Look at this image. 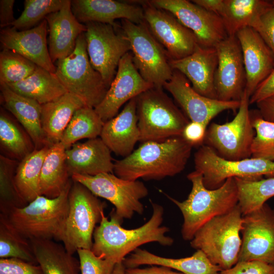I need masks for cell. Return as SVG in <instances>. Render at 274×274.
Wrapping results in <instances>:
<instances>
[{
    "instance_id": "30bf717a",
    "label": "cell",
    "mask_w": 274,
    "mask_h": 274,
    "mask_svg": "<svg viewBox=\"0 0 274 274\" xmlns=\"http://www.w3.org/2000/svg\"><path fill=\"white\" fill-rule=\"evenodd\" d=\"M195 170L202 176L204 186L215 189L229 178L257 181L274 177V162L250 157L230 160L219 156L210 147L202 145L194 154Z\"/></svg>"
},
{
    "instance_id": "ee69618b",
    "label": "cell",
    "mask_w": 274,
    "mask_h": 274,
    "mask_svg": "<svg viewBox=\"0 0 274 274\" xmlns=\"http://www.w3.org/2000/svg\"><path fill=\"white\" fill-rule=\"evenodd\" d=\"M219 274H274V265L258 260L238 261Z\"/></svg>"
},
{
    "instance_id": "44dd1931",
    "label": "cell",
    "mask_w": 274,
    "mask_h": 274,
    "mask_svg": "<svg viewBox=\"0 0 274 274\" xmlns=\"http://www.w3.org/2000/svg\"><path fill=\"white\" fill-rule=\"evenodd\" d=\"M48 24L44 19L36 26L18 30L12 26L0 31V42L3 49L12 50L37 66L55 73L56 67L51 59L47 43Z\"/></svg>"
},
{
    "instance_id": "cb8c5ba5",
    "label": "cell",
    "mask_w": 274,
    "mask_h": 274,
    "mask_svg": "<svg viewBox=\"0 0 274 274\" xmlns=\"http://www.w3.org/2000/svg\"><path fill=\"white\" fill-rule=\"evenodd\" d=\"M45 19L49 33V52L54 63L72 53L78 38L85 32L86 27L74 15L70 0H66L60 10L48 15Z\"/></svg>"
},
{
    "instance_id": "ffe728a7",
    "label": "cell",
    "mask_w": 274,
    "mask_h": 274,
    "mask_svg": "<svg viewBox=\"0 0 274 274\" xmlns=\"http://www.w3.org/2000/svg\"><path fill=\"white\" fill-rule=\"evenodd\" d=\"M239 42L246 75L245 91L253 95L257 87L274 68V54L259 34L252 27H246L236 34Z\"/></svg>"
},
{
    "instance_id": "d6a6232c",
    "label": "cell",
    "mask_w": 274,
    "mask_h": 274,
    "mask_svg": "<svg viewBox=\"0 0 274 274\" xmlns=\"http://www.w3.org/2000/svg\"><path fill=\"white\" fill-rule=\"evenodd\" d=\"M65 150L60 143L49 148L41 173V195L50 198L57 197L71 180L66 163Z\"/></svg>"
},
{
    "instance_id": "484cf974",
    "label": "cell",
    "mask_w": 274,
    "mask_h": 274,
    "mask_svg": "<svg viewBox=\"0 0 274 274\" xmlns=\"http://www.w3.org/2000/svg\"><path fill=\"white\" fill-rule=\"evenodd\" d=\"M100 138L111 152L127 157L140 141L135 97L128 101L121 112L105 122Z\"/></svg>"
},
{
    "instance_id": "83f0119b",
    "label": "cell",
    "mask_w": 274,
    "mask_h": 274,
    "mask_svg": "<svg viewBox=\"0 0 274 274\" xmlns=\"http://www.w3.org/2000/svg\"><path fill=\"white\" fill-rule=\"evenodd\" d=\"M123 263L126 268L144 265L164 266L184 274H219L222 270L199 250L189 257L170 258L159 256L139 248L126 257Z\"/></svg>"
},
{
    "instance_id": "f6af8a7d",
    "label": "cell",
    "mask_w": 274,
    "mask_h": 274,
    "mask_svg": "<svg viewBox=\"0 0 274 274\" xmlns=\"http://www.w3.org/2000/svg\"><path fill=\"white\" fill-rule=\"evenodd\" d=\"M0 274H43L38 264L15 258H1Z\"/></svg>"
},
{
    "instance_id": "f907efd6",
    "label": "cell",
    "mask_w": 274,
    "mask_h": 274,
    "mask_svg": "<svg viewBox=\"0 0 274 274\" xmlns=\"http://www.w3.org/2000/svg\"><path fill=\"white\" fill-rule=\"evenodd\" d=\"M126 274H184L172 268L159 265H152L146 268H128L125 269Z\"/></svg>"
},
{
    "instance_id": "6da1fadb",
    "label": "cell",
    "mask_w": 274,
    "mask_h": 274,
    "mask_svg": "<svg viewBox=\"0 0 274 274\" xmlns=\"http://www.w3.org/2000/svg\"><path fill=\"white\" fill-rule=\"evenodd\" d=\"M192 146L182 136L143 143L130 155L114 162V173L128 181L159 180L185 168Z\"/></svg>"
},
{
    "instance_id": "d6986e66",
    "label": "cell",
    "mask_w": 274,
    "mask_h": 274,
    "mask_svg": "<svg viewBox=\"0 0 274 274\" xmlns=\"http://www.w3.org/2000/svg\"><path fill=\"white\" fill-rule=\"evenodd\" d=\"M153 87L142 77L129 52L120 60L115 77L104 98L94 108L95 111L105 122L117 115L124 104Z\"/></svg>"
},
{
    "instance_id": "b9f144b4",
    "label": "cell",
    "mask_w": 274,
    "mask_h": 274,
    "mask_svg": "<svg viewBox=\"0 0 274 274\" xmlns=\"http://www.w3.org/2000/svg\"><path fill=\"white\" fill-rule=\"evenodd\" d=\"M251 117L256 132L251 146V157L274 162V122L263 119L258 111L251 114Z\"/></svg>"
},
{
    "instance_id": "60d3db41",
    "label": "cell",
    "mask_w": 274,
    "mask_h": 274,
    "mask_svg": "<svg viewBox=\"0 0 274 274\" xmlns=\"http://www.w3.org/2000/svg\"><path fill=\"white\" fill-rule=\"evenodd\" d=\"M66 0H25L24 9L12 26L26 30L39 24L49 14L58 11Z\"/></svg>"
},
{
    "instance_id": "7bdbcfd3",
    "label": "cell",
    "mask_w": 274,
    "mask_h": 274,
    "mask_svg": "<svg viewBox=\"0 0 274 274\" xmlns=\"http://www.w3.org/2000/svg\"><path fill=\"white\" fill-rule=\"evenodd\" d=\"M81 274H112L114 262L96 256L91 250L78 249Z\"/></svg>"
},
{
    "instance_id": "7402d4cb",
    "label": "cell",
    "mask_w": 274,
    "mask_h": 274,
    "mask_svg": "<svg viewBox=\"0 0 274 274\" xmlns=\"http://www.w3.org/2000/svg\"><path fill=\"white\" fill-rule=\"evenodd\" d=\"M218 62V54L215 47L200 45L186 57L169 60L172 68L183 74L195 91L213 99H217L214 82Z\"/></svg>"
},
{
    "instance_id": "e575fe53",
    "label": "cell",
    "mask_w": 274,
    "mask_h": 274,
    "mask_svg": "<svg viewBox=\"0 0 274 274\" xmlns=\"http://www.w3.org/2000/svg\"><path fill=\"white\" fill-rule=\"evenodd\" d=\"M18 122L3 109H1V154L19 162L32 152L35 147L29 134Z\"/></svg>"
},
{
    "instance_id": "7c38bea8",
    "label": "cell",
    "mask_w": 274,
    "mask_h": 274,
    "mask_svg": "<svg viewBox=\"0 0 274 274\" xmlns=\"http://www.w3.org/2000/svg\"><path fill=\"white\" fill-rule=\"evenodd\" d=\"M250 98L245 90L240 100L238 111L230 122L212 123L204 143L221 157L239 160L251 157V146L255 135L249 109Z\"/></svg>"
},
{
    "instance_id": "5b68a950",
    "label": "cell",
    "mask_w": 274,
    "mask_h": 274,
    "mask_svg": "<svg viewBox=\"0 0 274 274\" xmlns=\"http://www.w3.org/2000/svg\"><path fill=\"white\" fill-rule=\"evenodd\" d=\"M135 99L140 142H162L182 136L190 121L163 88L153 87Z\"/></svg>"
},
{
    "instance_id": "603a6c76",
    "label": "cell",
    "mask_w": 274,
    "mask_h": 274,
    "mask_svg": "<svg viewBox=\"0 0 274 274\" xmlns=\"http://www.w3.org/2000/svg\"><path fill=\"white\" fill-rule=\"evenodd\" d=\"M72 12L83 24L96 22L115 25V20L126 19L135 24L144 21L142 6L114 0H73Z\"/></svg>"
},
{
    "instance_id": "ba28073f",
    "label": "cell",
    "mask_w": 274,
    "mask_h": 274,
    "mask_svg": "<svg viewBox=\"0 0 274 274\" xmlns=\"http://www.w3.org/2000/svg\"><path fill=\"white\" fill-rule=\"evenodd\" d=\"M68 200L63 246L72 254L78 249L91 250L95 226L101 220L105 203L83 185L74 181Z\"/></svg>"
},
{
    "instance_id": "9c48e42d",
    "label": "cell",
    "mask_w": 274,
    "mask_h": 274,
    "mask_svg": "<svg viewBox=\"0 0 274 274\" xmlns=\"http://www.w3.org/2000/svg\"><path fill=\"white\" fill-rule=\"evenodd\" d=\"M120 26L129 42L133 63L142 77L155 88H163L173 73L165 49L145 21L135 24L121 19Z\"/></svg>"
},
{
    "instance_id": "277c9868",
    "label": "cell",
    "mask_w": 274,
    "mask_h": 274,
    "mask_svg": "<svg viewBox=\"0 0 274 274\" xmlns=\"http://www.w3.org/2000/svg\"><path fill=\"white\" fill-rule=\"evenodd\" d=\"M72 182L71 179L57 197L41 195L25 206L14 207L6 214L16 229L29 240L54 238L62 242Z\"/></svg>"
},
{
    "instance_id": "8992f818",
    "label": "cell",
    "mask_w": 274,
    "mask_h": 274,
    "mask_svg": "<svg viewBox=\"0 0 274 274\" xmlns=\"http://www.w3.org/2000/svg\"><path fill=\"white\" fill-rule=\"evenodd\" d=\"M242 223L243 214L238 204L228 213L215 217L202 226L190 241V246L202 251L222 270L229 269L238 261Z\"/></svg>"
},
{
    "instance_id": "ac0fdd59",
    "label": "cell",
    "mask_w": 274,
    "mask_h": 274,
    "mask_svg": "<svg viewBox=\"0 0 274 274\" xmlns=\"http://www.w3.org/2000/svg\"><path fill=\"white\" fill-rule=\"evenodd\" d=\"M163 88L172 95L191 121L206 126L220 113L229 110L235 112L240 106V101H221L200 94L193 89L187 78L176 70H173L171 79Z\"/></svg>"
},
{
    "instance_id": "7dc6e473",
    "label": "cell",
    "mask_w": 274,
    "mask_h": 274,
    "mask_svg": "<svg viewBox=\"0 0 274 274\" xmlns=\"http://www.w3.org/2000/svg\"><path fill=\"white\" fill-rule=\"evenodd\" d=\"M207 127L202 123L190 121L185 127L182 136L192 147L200 145L204 142Z\"/></svg>"
},
{
    "instance_id": "5bb4252c",
    "label": "cell",
    "mask_w": 274,
    "mask_h": 274,
    "mask_svg": "<svg viewBox=\"0 0 274 274\" xmlns=\"http://www.w3.org/2000/svg\"><path fill=\"white\" fill-rule=\"evenodd\" d=\"M156 8L174 16L196 36L204 47H215L228 37L222 19L214 13L187 0H151Z\"/></svg>"
},
{
    "instance_id": "f5cc1de1",
    "label": "cell",
    "mask_w": 274,
    "mask_h": 274,
    "mask_svg": "<svg viewBox=\"0 0 274 274\" xmlns=\"http://www.w3.org/2000/svg\"><path fill=\"white\" fill-rule=\"evenodd\" d=\"M125 269L123 262L117 263L115 265L112 274H126Z\"/></svg>"
},
{
    "instance_id": "4dcf8cb0",
    "label": "cell",
    "mask_w": 274,
    "mask_h": 274,
    "mask_svg": "<svg viewBox=\"0 0 274 274\" xmlns=\"http://www.w3.org/2000/svg\"><path fill=\"white\" fill-rule=\"evenodd\" d=\"M7 85L16 93L41 105L54 101L68 92L55 73L39 66L25 79Z\"/></svg>"
},
{
    "instance_id": "f546056e",
    "label": "cell",
    "mask_w": 274,
    "mask_h": 274,
    "mask_svg": "<svg viewBox=\"0 0 274 274\" xmlns=\"http://www.w3.org/2000/svg\"><path fill=\"white\" fill-rule=\"evenodd\" d=\"M273 6L272 1L223 0L218 16L222 19L228 36H235L243 28H253L262 15Z\"/></svg>"
},
{
    "instance_id": "4316f807",
    "label": "cell",
    "mask_w": 274,
    "mask_h": 274,
    "mask_svg": "<svg viewBox=\"0 0 274 274\" xmlns=\"http://www.w3.org/2000/svg\"><path fill=\"white\" fill-rule=\"evenodd\" d=\"M0 89L1 100L4 108L26 130L34 144L35 149H40L46 146H50L42 127V105L16 93L5 84L0 83Z\"/></svg>"
},
{
    "instance_id": "816d5d0a",
    "label": "cell",
    "mask_w": 274,
    "mask_h": 274,
    "mask_svg": "<svg viewBox=\"0 0 274 274\" xmlns=\"http://www.w3.org/2000/svg\"><path fill=\"white\" fill-rule=\"evenodd\" d=\"M258 112L263 119L274 122V95L257 102Z\"/></svg>"
},
{
    "instance_id": "f35d334b",
    "label": "cell",
    "mask_w": 274,
    "mask_h": 274,
    "mask_svg": "<svg viewBox=\"0 0 274 274\" xmlns=\"http://www.w3.org/2000/svg\"><path fill=\"white\" fill-rule=\"evenodd\" d=\"M19 161L0 155V210L7 214L14 207L27 204L18 194L15 183V175Z\"/></svg>"
},
{
    "instance_id": "836d02e7",
    "label": "cell",
    "mask_w": 274,
    "mask_h": 274,
    "mask_svg": "<svg viewBox=\"0 0 274 274\" xmlns=\"http://www.w3.org/2000/svg\"><path fill=\"white\" fill-rule=\"evenodd\" d=\"M50 147L35 149L19 162L15 175L17 191L27 204L41 195L40 180L42 165Z\"/></svg>"
},
{
    "instance_id": "681fc988",
    "label": "cell",
    "mask_w": 274,
    "mask_h": 274,
    "mask_svg": "<svg viewBox=\"0 0 274 274\" xmlns=\"http://www.w3.org/2000/svg\"><path fill=\"white\" fill-rule=\"evenodd\" d=\"M14 0L0 1V26L4 28L12 26L16 19L13 14Z\"/></svg>"
},
{
    "instance_id": "bcb514c9",
    "label": "cell",
    "mask_w": 274,
    "mask_h": 274,
    "mask_svg": "<svg viewBox=\"0 0 274 274\" xmlns=\"http://www.w3.org/2000/svg\"><path fill=\"white\" fill-rule=\"evenodd\" d=\"M253 29L259 34L274 54L273 6L262 15Z\"/></svg>"
},
{
    "instance_id": "d590c367",
    "label": "cell",
    "mask_w": 274,
    "mask_h": 274,
    "mask_svg": "<svg viewBox=\"0 0 274 274\" xmlns=\"http://www.w3.org/2000/svg\"><path fill=\"white\" fill-rule=\"evenodd\" d=\"M104 123L94 108L83 107L75 112L60 143L67 149L81 139L98 138Z\"/></svg>"
},
{
    "instance_id": "1f68e13d",
    "label": "cell",
    "mask_w": 274,
    "mask_h": 274,
    "mask_svg": "<svg viewBox=\"0 0 274 274\" xmlns=\"http://www.w3.org/2000/svg\"><path fill=\"white\" fill-rule=\"evenodd\" d=\"M43 274H81L79 259L52 239L30 240Z\"/></svg>"
},
{
    "instance_id": "3957f363",
    "label": "cell",
    "mask_w": 274,
    "mask_h": 274,
    "mask_svg": "<svg viewBox=\"0 0 274 274\" xmlns=\"http://www.w3.org/2000/svg\"><path fill=\"white\" fill-rule=\"evenodd\" d=\"M187 177L192 186L186 200L180 201L160 191L180 209L184 218L182 236L184 240L190 241L205 224L228 213L238 204V190L234 178H228L222 186L211 190L204 186L199 172L194 170Z\"/></svg>"
},
{
    "instance_id": "2e32d148",
    "label": "cell",
    "mask_w": 274,
    "mask_h": 274,
    "mask_svg": "<svg viewBox=\"0 0 274 274\" xmlns=\"http://www.w3.org/2000/svg\"><path fill=\"white\" fill-rule=\"evenodd\" d=\"M241 232L238 261L258 260L274 265V209L265 203L243 215Z\"/></svg>"
},
{
    "instance_id": "52a82bcc",
    "label": "cell",
    "mask_w": 274,
    "mask_h": 274,
    "mask_svg": "<svg viewBox=\"0 0 274 274\" xmlns=\"http://www.w3.org/2000/svg\"><path fill=\"white\" fill-rule=\"evenodd\" d=\"M56 67L55 74L67 91L87 107L94 109L102 101L109 87L90 62L85 32L78 38L72 53L58 60Z\"/></svg>"
},
{
    "instance_id": "db71d44e",
    "label": "cell",
    "mask_w": 274,
    "mask_h": 274,
    "mask_svg": "<svg viewBox=\"0 0 274 274\" xmlns=\"http://www.w3.org/2000/svg\"><path fill=\"white\" fill-rule=\"evenodd\" d=\"M272 4H273V7H274V1H272Z\"/></svg>"
},
{
    "instance_id": "7a4b0ae2",
    "label": "cell",
    "mask_w": 274,
    "mask_h": 274,
    "mask_svg": "<svg viewBox=\"0 0 274 274\" xmlns=\"http://www.w3.org/2000/svg\"><path fill=\"white\" fill-rule=\"evenodd\" d=\"M152 214L150 219L141 226L127 229L111 216L109 220L102 214L99 225L93 233L91 251L96 255L115 264L123 262L126 256L143 245L156 242L163 246H170L174 239L166 235L169 231L166 226H161L163 208L150 200Z\"/></svg>"
},
{
    "instance_id": "74e56055",
    "label": "cell",
    "mask_w": 274,
    "mask_h": 274,
    "mask_svg": "<svg viewBox=\"0 0 274 274\" xmlns=\"http://www.w3.org/2000/svg\"><path fill=\"white\" fill-rule=\"evenodd\" d=\"M238 190V205L243 215L261 207L274 196V177L257 181L234 178Z\"/></svg>"
},
{
    "instance_id": "c3c4849f",
    "label": "cell",
    "mask_w": 274,
    "mask_h": 274,
    "mask_svg": "<svg viewBox=\"0 0 274 274\" xmlns=\"http://www.w3.org/2000/svg\"><path fill=\"white\" fill-rule=\"evenodd\" d=\"M274 95V68L269 75L257 87L250 97L249 104H256Z\"/></svg>"
},
{
    "instance_id": "8d00e7d4",
    "label": "cell",
    "mask_w": 274,
    "mask_h": 274,
    "mask_svg": "<svg viewBox=\"0 0 274 274\" xmlns=\"http://www.w3.org/2000/svg\"><path fill=\"white\" fill-rule=\"evenodd\" d=\"M0 257L15 258L38 264L29 239L13 225L6 214H0Z\"/></svg>"
},
{
    "instance_id": "d4e9b609",
    "label": "cell",
    "mask_w": 274,
    "mask_h": 274,
    "mask_svg": "<svg viewBox=\"0 0 274 274\" xmlns=\"http://www.w3.org/2000/svg\"><path fill=\"white\" fill-rule=\"evenodd\" d=\"M65 154L71 177L76 174L95 176L114 172L111 151L100 138L76 143L65 150Z\"/></svg>"
},
{
    "instance_id": "ab89813d",
    "label": "cell",
    "mask_w": 274,
    "mask_h": 274,
    "mask_svg": "<svg viewBox=\"0 0 274 274\" xmlns=\"http://www.w3.org/2000/svg\"><path fill=\"white\" fill-rule=\"evenodd\" d=\"M37 66L20 54L3 49L0 53V83L8 85L20 82L29 76Z\"/></svg>"
},
{
    "instance_id": "9a60e30c",
    "label": "cell",
    "mask_w": 274,
    "mask_h": 274,
    "mask_svg": "<svg viewBox=\"0 0 274 274\" xmlns=\"http://www.w3.org/2000/svg\"><path fill=\"white\" fill-rule=\"evenodd\" d=\"M139 3L144 10V21L165 49L170 60L186 57L199 45L193 32L172 14L155 7L149 1Z\"/></svg>"
},
{
    "instance_id": "8fae6325",
    "label": "cell",
    "mask_w": 274,
    "mask_h": 274,
    "mask_svg": "<svg viewBox=\"0 0 274 274\" xmlns=\"http://www.w3.org/2000/svg\"><path fill=\"white\" fill-rule=\"evenodd\" d=\"M72 180L88 188L94 195L108 200L115 209L111 215L121 224L124 219H131L135 213L143 214L141 200L148 194V189L142 182L123 179L111 173L95 176L73 175Z\"/></svg>"
},
{
    "instance_id": "f1b7e54d",
    "label": "cell",
    "mask_w": 274,
    "mask_h": 274,
    "mask_svg": "<svg viewBox=\"0 0 274 274\" xmlns=\"http://www.w3.org/2000/svg\"><path fill=\"white\" fill-rule=\"evenodd\" d=\"M85 106L81 98L68 92L54 101L42 105V127L50 146L60 142L75 112Z\"/></svg>"
},
{
    "instance_id": "e0dca14e",
    "label": "cell",
    "mask_w": 274,
    "mask_h": 274,
    "mask_svg": "<svg viewBox=\"0 0 274 274\" xmlns=\"http://www.w3.org/2000/svg\"><path fill=\"white\" fill-rule=\"evenodd\" d=\"M215 48L218 58L214 82L217 98L240 101L245 90L246 75L238 40L236 35L228 36Z\"/></svg>"
},
{
    "instance_id": "4fadbf2b",
    "label": "cell",
    "mask_w": 274,
    "mask_h": 274,
    "mask_svg": "<svg viewBox=\"0 0 274 274\" xmlns=\"http://www.w3.org/2000/svg\"><path fill=\"white\" fill-rule=\"evenodd\" d=\"M84 24L90 62L110 87L120 60L131 51L129 42L117 24L89 22Z\"/></svg>"
}]
</instances>
